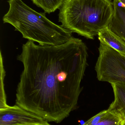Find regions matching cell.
<instances>
[{
	"instance_id": "6da1fadb",
	"label": "cell",
	"mask_w": 125,
	"mask_h": 125,
	"mask_svg": "<svg viewBox=\"0 0 125 125\" xmlns=\"http://www.w3.org/2000/svg\"><path fill=\"white\" fill-rule=\"evenodd\" d=\"M88 56L86 45L73 37L60 45L28 41L17 57L23 70L16 105L47 122H62L78 106Z\"/></svg>"
},
{
	"instance_id": "7a4b0ae2",
	"label": "cell",
	"mask_w": 125,
	"mask_h": 125,
	"mask_svg": "<svg viewBox=\"0 0 125 125\" xmlns=\"http://www.w3.org/2000/svg\"><path fill=\"white\" fill-rule=\"evenodd\" d=\"M9 9L3 18L23 37L43 46L60 45L72 37V33L48 19L44 12H38L22 0H9Z\"/></svg>"
},
{
	"instance_id": "3957f363",
	"label": "cell",
	"mask_w": 125,
	"mask_h": 125,
	"mask_svg": "<svg viewBox=\"0 0 125 125\" xmlns=\"http://www.w3.org/2000/svg\"><path fill=\"white\" fill-rule=\"evenodd\" d=\"M59 9L62 27L90 39L108 26L114 12L112 0H65Z\"/></svg>"
},
{
	"instance_id": "277c9868",
	"label": "cell",
	"mask_w": 125,
	"mask_h": 125,
	"mask_svg": "<svg viewBox=\"0 0 125 125\" xmlns=\"http://www.w3.org/2000/svg\"><path fill=\"white\" fill-rule=\"evenodd\" d=\"M95 70L100 81L125 84V66L119 59L115 50L100 43Z\"/></svg>"
},
{
	"instance_id": "5b68a950",
	"label": "cell",
	"mask_w": 125,
	"mask_h": 125,
	"mask_svg": "<svg viewBox=\"0 0 125 125\" xmlns=\"http://www.w3.org/2000/svg\"><path fill=\"white\" fill-rule=\"evenodd\" d=\"M45 121L39 116L15 105L0 109V125H15Z\"/></svg>"
},
{
	"instance_id": "8992f818",
	"label": "cell",
	"mask_w": 125,
	"mask_h": 125,
	"mask_svg": "<svg viewBox=\"0 0 125 125\" xmlns=\"http://www.w3.org/2000/svg\"><path fill=\"white\" fill-rule=\"evenodd\" d=\"M114 12L107 27L125 42V6L120 0H114Z\"/></svg>"
},
{
	"instance_id": "52a82bcc",
	"label": "cell",
	"mask_w": 125,
	"mask_h": 125,
	"mask_svg": "<svg viewBox=\"0 0 125 125\" xmlns=\"http://www.w3.org/2000/svg\"><path fill=\"white\" fill-rule=\"evenodd\" d=\"M98 39L100 43L109 46L120 54L125 56V42L106 27L98 33Z\"/></svg>"
},
{
	"instance_id": "ba28073f",
	"label": "cell",
	"mask_w": 125,
	"mask_h": 125,
	"mask_svg": "<svg viewBox=\"0 0 125 125\" xmlns=\"http://www.w3.org/2000/svg\"><path fill=\"white\" fill-rule=\"evenodd\" d=\"M111 84L114 98L108 110L116 112L125 118V84L112 83Z\"/></svg>"
},
{
	"instance_id": "9c48e42d",
	"label": "cell",
	"mask_w": 125,
	"mask_h": 125,
	"mask_svg": "<svg viewBox=\"0 0 125 125\" xmlns=\"http://www.w3.org/2000/svg\"><path fill=\"white\" fill-rule=\"evenodd\" d=\"M37 7L45 12L50 14L59 9L65 0H32Z\"/></svg>"
},
{
	"instance_id": "30bf717a",
	"label": "cell",
	"mask_w": 125,
	"mask_h": 125,
	"mask_svg": "<svg viewBox=\"0 0 125 125\" xmlns=\"http://www.w3.org/2000/svg\"><path fill=\"white\" fill-rule=\"evenodd\" d=\"M107 110L106 114L101 120L94 125H121L123 117L116 112Z\"/></svg>"
},
{
	"instance_id": "8fae6325",
	"label": "cell",
	"mask_w": 125,
	"mask_h": 125,
	"mask_svg": "<svg viewBox=\"0 0 125 125\" xmlns=\"http://www.w3.org/2000/svg\"><path fill=\"white\" fill-rule=\"evenodd\" d=\"M1 59V90L0 97V108H6L8 105L7 104L6 97L5 94L4 87V79L5 75V71L3 64V58L1 53H0Z\"/></svg>"
},
{
	"instance_id": "7c38bea8",
	"label": "cell",
	"mask_w": 125,
	"mask_h": 125,
	"mask_svg": "<svg viewBox=\"0 0 125 125\" xmlns=\"http://www.w3.org/2000/svg\"><path fill=\"white\" fill-rule=\"evenodd\" d=\"M108 110H104L101 112L94 116L88 120L83 125H94L99 122L101 119L105 116Z\"/></svg>"
},
{
	"instance_id": "4fadbf2b",
	"label": "cell",
	"mask_w": 125,
	"mask_h": 125,
	"mask_svg": "<svg viewBox=\"0 0 125 125\" xmlns=\"http://www.w3.org/2000/svg\"><path fill=\"white\" fill-rule=\"evenodd\" d=\"M15 125H51L48 123V122L46 121H43L40 122L36 123H28V124H20Z\"/></svg>"
},
{
	"instance_id": "5bb4252c",
	"label": "cell",
	"mask_w": 125,
	"mask_h": 125,
	"mask_svg": "<svg viewBox=\"0 0 125 125\" xmlns=\"http://www.w3.org/2000/svg\"><path fill=\"white\" fill-rule=\"evenodd\" d=\"M121 125H125V118H123Z\"/></svg>"
},
{
	"instance_id": "9a60e30c",
	"label": "cell",
	"mask_w": 125,
	"mask_h": 125,
	"mask_svg": "<svg viewBox=\"0 0 125 125\" xmlns=\"http://www.w3.org/2000/svg\"><path fill=\"white\" fill-rule=\"evenodd\" d=\"M125 6V0H120Z\"/></svg>"
}]
</instances>
